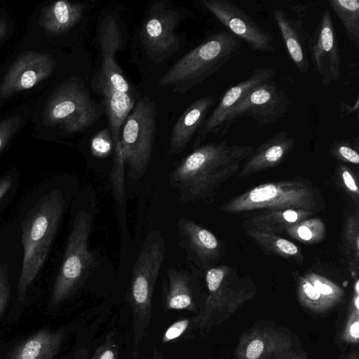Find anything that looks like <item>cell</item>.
I'll use <instances>...</instances> for the list:
<instances>
[{
    "mask_svg": "<svg viewBox=\"0 0 359 359\" xmlns=\"http://www.w3.org/2000/svg\"><path fill=\"white\" fill-rule=\"evenodd\" d=\"M67 204V195L62 183L55 177L34 189L21 206L23 257L18 282L20 302L25 300L47 259Z\"/></svg>",
    "mask_w": 359,
    "mask_h": 359,
    "instance_id": "6da1fadb",
    "label": "cell"
},
{
    "mask_svg": "<svg viewBox=\"0 0 359 359\" xmlns=\"http://www.w3.org/2000/svg\"><path fill=\"white\" fill-rule=\"evenodd\" d=\"M254 149L226 141L199 146L174 166L169 175L171 186L182 201L211 203L224 183L237 175Z\"/></svg>",
    "mask_w": 359,
    "mask_h": 359,
    "instance_id": "7a4b0ae2",
    "label": "cell"
},
{
    "mask_svg": "<svg viewBox=\"0 0 359 359\" xmlns=\"http://www.w3.org/2000/svg\"><path fill=\"white\" fill-rule=\"evenodd\" d=\"M325 208L320 189L302 177L262 183L232 197L219 207L228 214L287 209L317 213Z\"/></svg>",
    "mask_w": 359,
    "mask_h": 359,
    "instance_id": "3957f363",
    "label": "cell"
},
{
    "mask_svg": "<svg viewBox=\"0 0 359 359\" xmlns=\"http://www.w3.org/2000/svg\"><path fill=\"white\" fill-rule=\"evenodd\" d=\"M241 40L229 31L211 34L180 57L160 79L158 84L185 93L223 67L238 50Z\"/></svg>",
    "mask_w": 359,
    "mask_h": 359,
    "instance_id": "277c9868",
    "label": "cell"
},
{
    "mask_svg": "<svg viewBox=\"0 0 359 359\" xmlns=\"http://www.w3.org/2000/svg\"><path fill=\"white\" fill-rule=\"evenodd\" d=\"M205 279L207 296L203 309L193 317L195 329L201 331L219 325L257 293L252 278L240 276L237 269L229 265L208 269Z\"/></svg>",
    "mask_w": 359,
    "mask_h": 359,
    "instance_id": "5b68a950",
    "label": "cell"
},
{
    "mask_svg": "<svg viewBox=\"0 0 359 359\" xmlns=\"http://www.w3.org/2000/svg\"><path fill=\"white\" fill-rule=\"evenodd\" d=\"M165 242L158 231L147 235L133 266L128 300L131 307L136 355L150 325L152 297L165 257Z\"/></svg>",
    "mask_w": 359,
    "mask_h": 359,
    "instance_id": "8992f818",
    "label": "cell"
},
{
    "mask_svg": "<svg viewBox=\"0 0 359 359\" xmlns=\"http://www.w3.org/2000/svg\"><path fill=\"white\" fill-rule=\"evenodd\" d=\"M93 217L86 210H79L73 217L60 267L52 289L50 303L58 305L72 296L93 269L95 255L88 241Z\"/></svg>",
    "mask_w": 359,
    "mask_h": 359,
    "instance_id": "52a82bcc",
    "label": "cell"
},
{
    "mask_svg": "<svg viewBox=\"0 0 359 359\" xmlns=\"http://www.w3.org/2000/svg\"><path fill=\"white\" fill-rule=\"evenodd\" d=\"M193 15L191 11L171 1H156L147 6L140 38L146 55L154 64L161 63L179 50L181 37L177 30Z\"/></svg>",
    "mask_w": 359,
    "mask_h": 359,
    "instance_id": "ba28073f",
    "label": "cell"
},
{
    "mask_svg": "<svg viewBox=\"0 0 359 359\" xmlns=\"http://www.w3.org/2000/svg\"><path fill=\"white\" fill-rule=\"evenodd\" d=\"M156 131L154 102L148 97L136 101L121 128L120 145L128 175L133 180L145 173L152 154Z\"/></svg>",
    "mask_w": 359,
    "mask_h": 359,
    "instance_id": "9c48e42d",
    "label": "cell"
},
{
    "mask_svg": "<svg viewBox=\"0 0 359 359\" xmlns=\"http://www.w3.org/2000/svg\"><path fill=\"white\" fill-rule=\"evenodd\" d=\"M105 112L102 104L92 100L83 81L72 77L58 86L45 111L46 123L58 125L67 134L87 129Z\"/></svg>",
    "mask_w": 359,
    "mask_h": 359,
    "instance_id": "30bf717a",
    "label": "cell"
},
{
    "mask_svg": "<svg viewBox=\"0 0 359 359\" xmlns=\"http://www.w3.org/2000/svg\"><path fill=\"white\" fill-rule=\"evenodd\" d=\"M97 36L102 63L92 78V88L97 93L116 90L134 95L132 86L115 58L117 50L123 45V36L118 22L112 15H106L102 18Z\"/></svg>",
    "mask_w": 359,
    "mask_h": 359,
    "instance_id": "8fae6325",
    "label": "cell"
},
{
    "mask_svg": "<svg viewBox=\"0 0 359 359\" xmlns=\"http://www.w3.org/2000/svg\"><path fill=\"white\" fill-rule=\"evenodd\" d=\"M290 100L285 93L271 81L255 87L229 114L222 128L225 133L238 118L247 116L262 126L276 122L289 109Z\"/></svg>",
    "mask_w": 359,
    "mask_h": 359,
    "instance_id": "7c38bea8",
    "label": "cell"
},
{
    "mask_svg": "<svg viewBox=\"0 0 359 359\" xmlns=\"http://www.w3.org/2000/svg\"><path fill=\"white\" fill-rule=\"evenodd\" d=\"M309 54L311 64L324 86L340 76L341 55L331 13L325 9L311 36H309Z\"/></svg>",
    "mask_w": 359,
    "mask_h": 359,
    "instance_id": "4fadbf2b",
    "label": "cell"
},
{
    "mask_svg": "<svg viewBox=\"0 0 359 359\" xmlns=\"http://www.w3.org/2000/svg\"><path fill=\"white\" fill-rule=\"evenodd\" d=\"M203 6L231 33L256 51L275 53L273 38L243 9L226 0H203Z\"/></svg>",
    "mask_w": 359,
    "mask_h": 359,
    "instance_id": "5bb4252c",
    "label": "cell"
},
{
    "mask_svg": "<svg viewBox=\"0 0 359 359\" xmlns=\"http://www.w3.org/2000/svg\"><path fill=\"white\" fill-rule=\"evenodd\" d=\"M276 75L271 68L255 69L246 79L228 89L210 116L196 133L193 147L196 149L211 133L222 130L231 111L257 86L271 81Z\"/></svg>",
    "mask_w": 359,
    "mask_h": 359,
    "instance_id": "9a60e30c",
    "label": "cell"
},
{
    "mask_svg": "<svg viewBox=\"0 0 359 359\" xmlns=\"http://www.w3.org/2000/svg\"><path fill=\"white\" fill-rule=\"evenodd\" d=\"M294 347L292 337L271 325H255L240 337L234 359H273Z\"/></svg>",
    "mask_w": 359,
    "mask_h": 359,
    "instance_id": "2e32d148",
    "label": "cell"
},
{
    "mask_svg": "<svg viewBox=\"0 0 359 359\" xmlns=\"http://www.w3.org/2000/svg\"><path fill=\"white\" fill-rule=\"evenodd\" d=\"M55 62L48 54L31 51L25 53L8 69L0 83V97L6 98L29 89L48 77Z\"/></svg>",
    "mask_w": 359,
    "mask_h": 359,
    "instance_id": "e0dca14e",
    "label": "cell"
},
{
    "mask_svg": "<svg viewBox=\"0 0 359 359\" xmlns=\"http://www.w3.org/2000/svg\"><path fill=\"white\" fill-rule=\"evenodd\" d=\"M177 225L189 258L198 267L206 271L224 257V244L210 231L186 217L180 218Z\"/></svg>",
    "mask_w": 359,
    "mask_h": 359,
    "instance_id": "ac0fdd59",
    "label": "cell"
},
{
    "mask_svg": "<svg viewBox=\"0 0 359 359\" xmlns=\"http://www.w3.org/2000/svg\"><path fill=\"white\" fill-rule=\"evenodd\" d=\"M296 140L286 131H280L263 142L243 162L238 178L268 170L281 163L293 150Z\"/></svg>",
    "mask_w": 359,
    "mask_h": 359,
    "instance_id": "d6986e66",
    "label": "cell"
},
{
    "mask_svg": "<svg viewBox=\"0 0 359 359\" xmlns=\"http://www.w3.org/2000/svg\"><path fill=\"white\" fill-rule=\"evenodd\" d=\"M215 104L212 95H205L192 102L175 123L169 140V154H178L187 147L206 120Z\"/></svg>",
    "mask_w": 359,
    "mask_h": 359,
    "instance_id": "ffe728a7",
    "label": "cell"
},
{
    "mask_svg": "<svg viewBox=\"0 0 359 359\" xmlns=\"http://www.w3.org/2000/svg\"><path fill=\"white\" fill-rule=\"evenodd\" d=\"M274 18L289 56L298 71H309V37L301 20L289 18L280 9L274 10Z\"/></svg>",
    "mask_w": 359,
    "mask_h": 359,
    "instance_id": "44dd1931",
    "label": "cell"
},
{
    "mask_svg": "<svg viewBox=\"0 0 359 359\" xmlns=\"http://www.w3.org/2000/svg\"><path fill=\"white\" fill-rule=\"evenodd\" d=\"M168 280L163 281L162 301L164 311L185 310L197 313L191 288V277L186 270L170 268Z\"/></svg>",
    "mask_w": 359,
    "mask_h": 359,
    "instance_id": "7402d4cb",
    "label": "cell"
},
{
    "mask_svg": "<svg viewBox=\"0 0 359 359\" xmlns=\"http://www.w3.org/2000/svg\"><path fill=\"white\" fill-rule=\"evenodd\" d=\"M65 336L63 329H41L18 344L8 359H53Z\"/></svg>",
    "mask_w": 359,
    "mask_h": 359,
    "instance_id": "603a6c76",
    "label": "cell"
},
{
    "mask_svg": "<svg viewBox=\"0 0 359 359\" xmlns=\"http://www.w3.org/2000/svg\"><path fill=\"white\" fill-rule=\"evenodd\" d=\"M316 213L300 210H266L243 221L245 229H252L275 234L284 233L291 226Z\"/></svg>",
    "mask_w": 359,
    "mask_h": 359,
    "instance_id": "cb8c5ba5",
    "label": "cell"
},
{
    "mask_svg": "<svg viewBox=\"0 0 359 359\" xmlns=\"http://www.w3.org/2000/svg\"><path fill=\"white\" fill-rule=\"evenodd\" d=\"M84 8L85 6L82 3L55 1L43 12L41 25L51 34L65 32L80 20Z\"/></svg>",
    "mask_w": 359,
    "mask_h": 359,
    "instance_id": "d4e9b609",
    "label": "cell"
},
{
    "mask_svg": "<svg viewBox=\"0 0 359 359\" xmlns=\"http://www.w3.org/2000/svg\"><path fill=\"white\" fill-rule=\"evenodd\" d=\"M245 233L266 252L298 264L304 262V255L299 246L278 234L255 229H245Z\"/></svg>",
    "mask_w": 359,
    "mask_h": 359,
    "instance_id": "484cf974",
    "label": "cell"
},
{
    "mask_svg": "<svg viewBox=\"0 0 359 359\" xmlns=\"http://www.w3.org/2000/svg\"><path fill=\"white\" fill-rule=\"evenodd\" d=\"M328 4L342 23L348 40L358 49L359 46V1L329 0Z\"/></svg>",
    "mask_w": 359,
    "mask_h": 359,
    "instance_id": "4316f807",
    "label": "cell"
},
{
    "mask_svg": "<svg viewBox=\"0 0 359 359\" xmlns=\"http://www.w3.org/2000/svg\"><path fill=\"white\" fill-rule=\"evenodd\" d=\"M342 251L349 270L357 273L359 266V217L358 213L348 215L342 231Z\"/></svg>",
    "mask_w": 359,
    "mask_h": 359,
    "instance_id": "83f0119b",
    "label": "cell"
},
{
    "mask_svg": "<svg viewBox=\"0 0 359 359\" xmlns=\"http://www.w3.org/2000/svg\"><path fill=\"white\" fill-rule=\"evenodd\" d=\"M284 233L304 243L316 244L325 238L326 228L321 219L312 217L291 226Z\"/></svg>",
    "mask_w": 359,
    "mask_h": 359,
    "instance_id": "f1b7e54d",
    "label": "cell"
},
{
    "mask_svg": "<svg viewBox=\"0 0 359 359\" xmlns=\"http://www.w3.org/2000/svg\"><path fill=\"white\" fill-rule=\"evenodd\" d=\"M297 293L301 305L313 313H323L334 306L304 276L298 278Z\"/></svg>",
    "mask_w": 359,
    "mask_h": 359,
    "instance_id": "f546056e",
    "label": "cell"
},
{
    "mask_svg": "<svg viewBox=\"0 0 359 359\" xmlns=\"http://www.w3.org/2000/svg\"><path fill=\"white\" fill-rule=\"evenodd\" d=\"M359 283L356 279L344 327L339 335L341 342L356 345L359 339Z\"/></svg>",
    "mask_w": 359,
    "mask_h": 359,
    "instance_id": "4dcf8cb0",
    "label": "cell"
},
{
    "mask_svg": "<svg viewBox=\"0 0 359 359\" xmlns=\"http://www.w3.org/2000/svg\"><path fill=\"white\" fill-rule=\"evenodd\" d=\"M20 180V173L15 167L0 175V219L15 195Z\"/></svg>",
    "mask_w": 359,
    "mask_h": 359,
    "instance_id": "1f68e13d",
    "label": "cell"
},
{
    "mask_svg": "<svg viewBox=\"0 0 359 359\" xmlns=\"http://www.w3.org/2000/svg\"><path fill=\"white\" fill-rule=\"evenodd\" d=\"M111 180L116 201L121 204L126 195L125 162L123 158L120 142L114 145L113 166Z\"/></svg>",
    "mask_w": 359,
    "mask_h": 359,
    "instance_id": "d6a6232c",
    "label": "cell"
},
{
    "mask_svg": "<svg viewBox=\"0 0 359 359\" xmlns=\"http://www.w3.org/2000/svg\"><path fill=\"white\" fill-rule=\"evenodd\" d=\"M304 276L334 306L344 299L342 288L328 278L315 273H309Z\"/></svg>",
    "mask_w": 359,
    "mask_h": 359,
    "instance_id": "836d02e7",
    "label": "cell"
},
{
    "mask_svg": "<svg viewBox=\"0 0 359 359\" xmlns=\"http://www.w3.org/2000/svg\"><path fill=\"white\" fill-rule=\"evenodd\" d=\"M358 138L342 139L335 141L330 147L329 153L337 159L358 165L359 154Z\"/></svg>",
    "mask_w": 359,
    "mask_h": 359,
    "instance_id": "e575fe53",
    "label": "cell"
},
{
    "mask_svg": "<svg viewBox=\"0 0 359 359\" xmlns=\"http://www.w3.org/2000/svg\"><path fill=\"white\" fill-rule=\"evenodd\" d=\"M92 154L97 158H106L114 149V141L109 127L101 129L92 137L90 143Z\"/></svg>",
    "mask_w": 359,
    "mask_h": 359,
    "instance_id": "d590c367",
    "label": "cell"
},
{
    "mask_svg": "<svg viewBox=\"0 0 359 359\" xmlns=\"http://www.w3.org/2000/svg\"><path fill=\"white\" fill-rule=\"evenodd\" d=\"M194 330L196 329L193 317L180 319L165 330L161 338V343L174 342L182 337L188 331Z\"/></svg>",
    "mask_w": 359,
    "mask_h": 359,
    "instance_id": "8d00e7d4",
    "label": "cell"
},
{
    "mask_svg": "<svg viewBox=\"0 0 359 359\" xmlns=\"http://www.w3.org/2000/svg\"><path fill=\"white\" fill-rule=\"evenodd\" d=\"M22 118L21 115L15 114L0 121V153L19 128Z\"/></svg>",
    "mask_w": 359,
    "mask_h": 359,
    "instance_id": "74e56055",
    "label": "cell"
},
{
    "mask_svg": "<svg viewBox=\"0 0 359 359\" xmlns=\"http://www.w3.org/2000/svg\"><path fill=\"white\" fill-rule=\"evenodd\" d=\"M8 266L6 263L0 264V316L4 313L11 294Z\"/></svg>",
    "mask_w": 359,
    "mask_h": 359,
    "instance_id": "f35d334b",
    "label": "cell"
},
{
    "mask_svg": "<svg viewBox=\"0 0 359 359\" xmlns=\"http://www.w3.org/2000/svg\"><path fill=\"white\" fill-rule=\"evenodd\" d=\"M118 354V346L113 340L111 334H109L104 342L95 350L91 359H117Z\"/></svg>",
    "mask_w": 359,
    "mask_h": 359,
    "instance_id": "ab89813d",
    "label": "cell"
},
{
    "mask_svg": "<svg viewBox=\"0 0 359 359\" xmlns=\"http://www.w3.org/2000/svg\"><path fill=\"white\" fill-rule=\"evenodd\" d=\"M339 172L341 175L344 187L348 191V194H350L353 199H355L358 203L359 198V189L352 171L347 166L339 165Z\"/></svg>",
    "mask_w": 359,
    "mask_h": 359,
    "instance_id": "60d3db41",
    "label": "cell"
},
{
    "mask_svg": "<svg viewBox=\"0 0 359 359\" xmlns=\"http://www.w3.org/2000/svg\"><path fill=\"white\" fill-rule=\"evenodd\" d=\"M273 359H308L304 351H297L294 347L277 355Z\"/></svg>",
    "mask_w": 359,
    "mask_h": 359,
    "instance_id": "b9f144b4",
    "label": "cell"
},
{
    "mask_svg": "<svg viewBox=\"0 0 359 359\" xmlns=\"http://www.w3.org/2000/svg\"><path fill=\"white\" fill-rule=\"evenodd\" d=\"M359 99L357 97L355 102L353 104H349L345 102H341L340 104V117L343 118L346 116L350 115L352 113H357L358 110Z\"/></svg>",
    "mask_w": 359,
    "mask_h": 359,
    "instance_id": "7bdbcfd3",
    "label": "cell"
},
{
    "mask_svg": "<svg viewBox=\"0 0 359 359\" xmlns=\"http://www.w3.org/2000/svg\"><path fill=\"white\" fill-rule=\"evenodd\" d=\"M89 351L86 348H80L68 353L62 359H88Z\"/></svg>",
    "mask_w": 359,
    "mask_h": 359,
    "instance_id": "ee69618b",
    "label": "cell"
},
{
    "mask_svg": "<svg viewBox=\"0 0 359 359\" xmlns=\"http://www.w3.org/2000/svg\"><path fill=\"white\" fill-rule=\"evenodd\" d=\"M339 359H359V353L357 351H353L342 355Z\"/></svg>",
    "mask_w": 359,
    "mask_h": 359,
    "instance_id": "f6af8a7d",
    "label": "cell"
},
{
    "mask_svg": "<svg viewBox=\"0 0 359 359\" xmlns=\"http://www.w3.org/2000/svg\"><path fill=\"white\" fill-rule=\"evenodd\" d=\"M6 26L4 22L0 20V39H2L4 34H5Z\"/></svg>",
    "mask_w": 359,
    "mask_h": 359,
    "instance_id": "bcb514c9",
    "label": "cell"
},
{
    "mask_svg": "<svg viewBox=\"0 0 359 359\" xmlns=\"http://www.w3.org/2000/svg\"><path fill=\"white\" fill-rule=\"evenodd\" d=\"M149 359H160V358H159V357H157V356H154V357L150 358H149Z\"/></svg>",
    "mask_w": 359,
    "mask_h": 359,
    "instance_id": "7dc6e473",
    "label": "cell"
}]
</instances>
